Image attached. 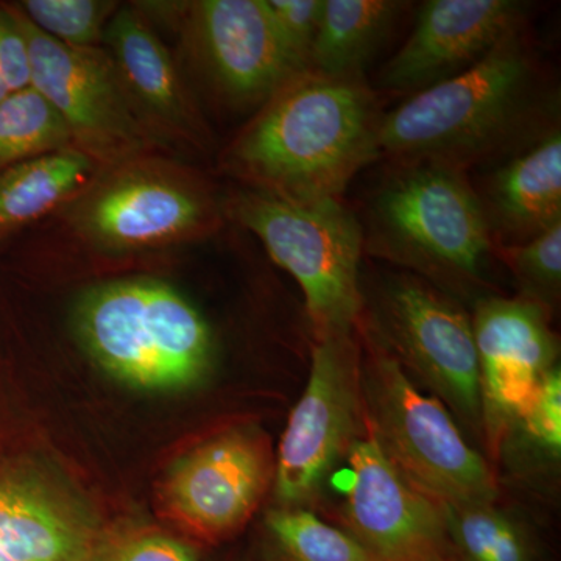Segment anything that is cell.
I'll list each match as a JSON object with an SVG mask.
<instances>
[{
	"mask_svg": "<svg viewBox=\"0 0 561 561\" xmlns=\"http://www.w3.org/2000/svg\"><path fill=\"white\" fill-rule=\"evenodd\" d=\"M491 256L512 273L518 298L556 313L561 298V224L522 245H491Z\"/></svg>",
	"mask_w": 561,
	"mask_h": 561,
	"instance_id": "cell-25",
	"label": "cell"
},
{
	"mask_svg": "<svg viewBox=\"0 0 561 561\" xmlns=\"http://www.w3.org/2000/svg\"><path fill=\"white\" fill-rule=\"evenodd\" d=\"M438 561H449L448 557H445V559L438 560Z\"/></svg>",
	"mask_w": 561,
	"mask_h": 561,
	"instance_id": "cell-31",
	"label": "cell"
},
{
	"mask_svg": "<svg viewBox=\"0 0 561 561\" xmlns=\"http://www.w3.org/2000/svg\"><path fill=\"white\" fill-rule=\"evenodd\" d=\"M476 195L496 245H522L561 224V131L486 169Z\"/></svg>",
	"mask_w": 561,
	"mask_h": 561,
	"instance_id": "cell-18",
	"label": "cell"
},
{
	"mask_svg": "<svg viewBox=\"0 0 561 561\" xmlns=\"http://www.w3.org/2000/svg\"><path fill=\"white\" fill-rule=\"evenodd\" d=\"M87 561H201L197 545L151 524L103 527Z\"/></svg>",
	"mask_w": 561,
	"mask_h": 561,
	"instance_id": "cell-27",
	"label": "cell"
},
{
	"mask_svg": "<svg viewBox=\"0 0 561 561\" xmlns=\"http://www.w3.org/2000/svg\"><path fill=\"white\" fill-rule=\"evenodd\" d=\"M560 130L559 83L523 25L481 61L383 113L379 147L390 162L490 169Z\"/></svg>",
	"mask_w": 561,
	"mask_h": 561,
	"instance_id": "cell-1",
	"label": "cell"
},
{
	"mask_svg": "<svg viewBox=\"0 0 561 561\" xmlns=\"http://www.w3.org/2000/svg\"><path fill=\"white\" fill-rule=\"evenodd\" d=\"M0 80L11 92L31 88V58L10 7H0Z\"/></svg>",
	"mask_w": 561,
	"mask_h": 561,
	"instance_id": "cell-29",
	"label": "cell"
},
{
	"mask_svg": "<svg viewBox=\"0 0 561 561\" xmlns=\"http://www.w3.org/2000/svg\"><path fill=\"white\" fill-rule=\"evenodd\" d=\"M365 434L360 400V341L348 334L317 339L311 370L275 457L278 507L306 508L316 501Z\"/></svg>",
	"mask_w": 561,
	"mask_h": 561,
	"instance_id": "cell-10",
	"label": "cell"
},
{
	"mask_svg": "<svg viewBox=\"0 0 561 561\" xmlns=\"http://www.w3.org/2000/svg\"><path fill=\"white\" fill-rule=\"evenodd\" d=\"M103 527L50 461L24 456L0 467V561H87Z\"/></svg>",
	"mask_w": 561,
	"mask_h": 561,
	"instance_id": "cell-14",
	"label": "cell"
},
{
	"mask_svg": "<svg viewBox=\"0 0 561 561\" xmlns=\"http://www.w3.org/2000/svg\"><path fill=\"white\" fill-rule=\"evenodd\" d=\"M103 41L133 105L151 131L171 150L209 153L208 124L164 44L139 11L117 10Z\"/></svg>",
	"mask_w": 561,
	"mask_h": 561,
	"instance_id": "cell-17",
	"label": "cell"
},
{
	"mask_svg": "<svg viewBox=\"0 0 561 561\" xmlns=\"http://www.w3.org/2000/svg\"><path fill=\"white\" fill-rule=\"evenodd\" d=\"M343 461L341 527L373 561L448 557L442 505L412 485L367 431Z\"/></svg>",
	"mask_w": 561,
	"mask_h": 561,
	"instance_id": "cell-12",
	"label": "cell"
},
{
	"mask_svg": "<svg viewBox=\"0 0 561 561\" xmlns=\"http://www.w3.org/2000/svg\"><path fill=\"white\" fill-rule=\"evenodd\" d=\"M408 272L387 273L362 291L360 323L461 426L482 438L481 376L470 313Z\"/></svg>",
	"mask_w": 561,
	"mask_h": 561,
	"instance_id": "cell-8",
	"label": "cell"
},
{
	"mask_svg": "<svg viewBox=\"0 0 561 561\" xmlns=\"http://www.w3.org/2000/svg\"><path fill=\"white\" fill-rule=\"evenodd\" d=\"M254 561H373L342 527L308 508L265 513Z\"/></svg>",
	"mask_w": 561,
	"mask_h": 561,
	"instance_id": "cell-23",
	"label": "cell"
},
{
	"mask_svg": "<svg viewBox=\"0 0 561 561\" xmlns=\"http://www.w3.org/2000/svg\"><path fill=\"white\" fill-rule=\"evenodd\" d=\"M357 217L364 254L419 276L460 305L485 298L493 242L467 172L390 162Z\"/></svg>",
	"mask_w": 561,
	"mask_h": 561,
	"instance_id": "cell-3",
	"label": "cell"
},
{
	"mask_svg": "<svg viewBox=\"0 0 561 561\" xmlns=\"http://www.w3.org/2000/svg\"><path fill=\"white\" fill-rule=\"evenodd\" d=\"M472 306L482 440L494 457L502 435L529 408L546 376L559 367V339L551 313L523 298L489 295Z\"/></svg>",
	"mask_w": 561,
	"mask_h": 561,
	"instance_id": "cell-13",
	"label": "cell"
},
{
	"mask_svg": "<svg viewBox=\"0 0 561 561\" xmlns=\"http://www.w3.org/2000/svg\"><path fill=\"white\" fill-rule=\"evenodd\" d=\"M49 38L70 47H99L117 3L101 0H27L18 7Z\"/></svg>",
	"mask_w": 561,
	"mask_h": 561,
	"instance_id": "cell-26",
	"label": "cell"
},
{
	"mask_svg": "<svg viewBox=\"0 0 561 561\" xmlns=\"http://www.w3.org/2000/svg\"><path fill=\"white\" fill-rule=\"evenodd\" d=\"M73 323L99 367L138 389H190L213 364L208 323L162 280L99 284L77 302Z\"/></svg>",
	"mask_w": 561,
	"mask_h": 561,
	"instance_id": "cell-4",
	"label": "cell"
},
{
	"mask_svg": "<svg viewBox=\"0 0 561 561\" xmlns=\"http://www.w3.org/2000/svg\"><path fill=\"white\" fill-rule=\"evenodd\" d=\"M11 94H13V92H11L9 88H7V84L3 83L2 80H0V103L5 101V99L9 98V95Z\"/></svg>",
	"mask_w": 561,
	"mask_h": 561,
	"instance_id": "cell-30",
	"label": "cell"
},
{
	"mask_svg": "<svg viewBox=\"0 0 561 561\" xmlns=\"http://www.w3.org/2000/svg\"><path fill=\"white\" fill-rule=\"evenodd\" d=\"M99 172L94 161L72 147L0 172V249L25 228L57 213Z\"/></svg>",
	"mask_w": 561,
	"mask_h": 561,
	"instance_id": "cell-19",
	"label": "cell"
},
{
	"mask_svg": "<svg viewBox=\"0 0 561 561\" xmlns=\"http://www.w3.org/2000/svg\"><path fill=\"white\" fill-rule=\"evenodd\" d=\"M516 0H427L415 27L378 77L382 90L416 92L472 68L524 22Z\"/></svg>",
	"mask_w": 561,
	"mask_h": 561,
	"instance_id": "cell-16",
	"label": "cell"
},
{
	"mask_svg": "<svg viewBox=\"0 0 561 561\" xmlns=\"http://www.w3.org/2000/svg\"><path fill=\"white\" fill-rule=\"evenodd\" d=\"M365 431L412 485L440 505L494 502L489 461L442 401L423 393L389 350L357 321Z\"/></svg>",
	"mask_w": 561,
	"mask_h": 561,
	"instance_id": "cell-5",
	"label": "cell"
},
{
	"mask_svg": "<svg viewBox=\"0 0 561 561\" xmlns=\"http://www.w3.org/2000/svg\"><path fill=\"white\" fill-rule=\"evenodd\" d=\"M10 9L27 43L31 88L57 111L73 149L101 171L171 151L133 105L108 50L66 46Z\"/></svg>",
	"mask_w": 561,
	"mask_h": 561,
	"instance_id": "cell-9",
	"label": "cell"
},
{
	"mask_svg": "<svg viewBox=\"0 0 561 561\" xmlns=\"http://www.w3.org/2000/svg\"><path fill=\"white\" fill-rule=\"evenodd\" d=\"M273 478L267 435L254 426L231 427L173 461L158 485V511L194 545H219L250 523Z\"/></svg>",
	"mask_w": 561,
	"mask_h": 561,
	"instance_id": "cell-11",
	"label": "cell"
},
{
	"mask_svg": "<svg viewBox=\"0 0 561 561\" xmlns=\"http://www.w3.org/2000/svg\"><path fill=\"white\" fill-rule=\"evenodd\" d=\"M449 561H548L534 529L494 502L442 505Z\"/></svg>",
	"mask_w": 561,
	"mask_h": 561,
	"instance_id": "cell-21",
	"label": "cell"
},
{
	"mask_svg": "<svg viewBox=\"0 0 561 561\" xmlns=\"http://www.w3.org/2000/svg\"><path fill=\"white\" fill-rule=\"evenodd\" d=\"M264 3L287 54L298 68L308 70L324 0H264Z\"/></svg>",
	"mask_w": 561,
	"mask_h": 561,
	"instance_id": "cell-28",
	"label": "cell"
},
{
	"mask_svg": "<svg viewBox=\"0 0 561 561\" xmlns=\"http://www.w3.org/2000/svg\"><path fill=\"white\" fill-rule=\"evenodd\" d=\"M382 117L364 77L301 70L225 149L220 169L287 202L342 198L357 173L381 160Z\"/></svg>",
	"mask_w": 561,
	"mask_h": 561,
	"instance_id": "cell-2",
	"label": "cell"
},
{
	"mask_svg": "<svg viewBox=\"0 0 561 561\" xmlns=\"http://www.w3.org/2000/svg\"><path fill=\"white\" fill-rule=\"evenodd\" d=\"M494 459L519 481L553 478L560 470V367L546 376L529 408L502 435Z\"/></svg>",
	"mask_w": 561,
	"mask_h": 561,
	"instance_id": "cell-22",
	"label": "cell"
},
{
	"mask_svg": "<svg viewBox=\"0 0 561 561\" xmlns=\"http://www.w3.org/2000/svg\"><path fill=\"white\" fill-rule=\"evenodd\" d=\"M70 147L61 117L33 88L13 92L0 103V172Z\"/></svg>",
	"mask_w": 561,
	"mask_h": 561,
	"instance_id": "cell-24",
	"label": "cell"
},
{
	"mask_svg": "<svg viewBox=\"0 0 561 561\" xmlns=\"http://www.w3.org/2000/svg\"><path fill=\"white\" fill-rule=\"evenodd\" d=\"M225 210L254 232L272 260L297 280L316 341L356 330L364 236L359 217L342 198L287 202L243 187Z\"/></svg>",
	"mask_w": 561,
	"mask_h": 561,
	"instance_id": "cell-6",
	"label": "cell"
},
{
	"mask_svg": "<svg viewBox=\"0 0 561 561\" xmlns=\"http://www.w3.org/2000/svg\"><path fill=\"white\" fill-rule=\"evenodd\" d=\"M57 213L77 242L105 256L181 245L216 231L220 221L205 180L165 157L99 172Z\"/></svg>",
	"mask_w": 561,
	"mask_h": 561,
	"instance_id": "cell-7",
	"label": "cell"
},
{
	"mask_svg": "<svg viewBox=\"0 0 561 561\" xmlns=\"http://www.w3.org/2000/svg\"><path fill=\"white\" fill-rule=\"evenodd\" d=\"M184 20L210 87L230 108L260 110L301 72L280 43L264 0L192 2Z\"/></svg>",
	"mask_w": 561,
	"mask_h": 561,
	"instance_id": "cell-15",
	"label": "cell"
},
{
	"mask_svg": "<svg viewBox=\"0 0 561 561\" xmlns=\"http://www.w3.org/2000/svg\"><path fill=\"white\" fill-rule=\"evenodd\" d=\"M408 7L398 0H324L309 69L330 77H362Z\"/></svg>",
	"mask_w": 561,
	"mask_h": 561,
	"instance_id": "cell-20",
	"label": "cell"
}]
</instances>
